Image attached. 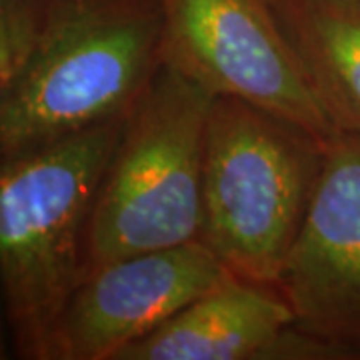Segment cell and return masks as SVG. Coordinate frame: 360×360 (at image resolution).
I'll use <instances>...</instances> for the list:
<instances>
[{
  "mask_svg": "<svg viewBox=\"0 0 360 360\" xmlns=\"http://www.w3.org/2000/svg\"><path fill=\"white\" fill-rule=\"evenodd\" d=\"M122 127L116 118L2 158L0 281L20 359H49L54 324L84 276L90 210Z\"/></svg>",
  "mask_w": 360,
  "mask_h": 360,
  "instance_id": "obj_1",
  "label": "cell"
},
{
  "mask_svg": "<svg viewBox=\"0 0 360 360\" xmlns=\"http://www.w3.org/2000/svg\"><path fill=\"white\" fill-rule=\"evenodd\" d=\"M160 0H60L39 49L0 90V156L124 118L162 63Z\"/></svg>",
  "mask_w": 360,
  "mask_h": 360,
  "instance_id": "obj_2",
  "label": "cell"
},
{
  "mask_svg": "<svg viewBox=\"0 0 360 360\" xmlns=\"http://www.w3.org/2000/svg\"><path fill=\"white\" fill-rule=\"evenodd\" d=\"M328 142L236 96L206 127L200 240L234 276L276 288Z\"/></svg>",
  "mask_w": 360,
  "mask_h": 360,
  "instance_id": "obj_3",
  "label": "cell"
},
{
  "mask_svg": "<svg viewBox=\"0 0 360 360\" xmlns=\"http://www.w3.org/2000/svg\"><path fill=\"white\" fill-rule=\"evenodd\" d=\"M214 96L160 63L124 116L90 210L84 274L136 252L200 240L208 115Z\"/></svg>",
  "mask_w": 360,
  "mask_h": 360,
  "instance_id": "obj_4",
  "label": "cell"
},
{
  "mask_svg": "<svg viewBox=\"0 0 360 360\" xmlns=\"http://www.w3.org/2000/svg\"><path fill=\"white\" fill-rule=\"evenodd\" d=\"M162 63L217 96H236L330 142L338 136L274 0H160Z\"/></svg>",
  "mask_w": 360,
  "mask_h": 360,
  "instance_id": "obj_5",
  "label": "cell"
},
{
  "mask_svg": "<svg viewBox=\"0 0 360 360\" xmlns=\"http://www.w3.org/2000/svg\"><path fill=\"white\" fill-rule=\"evenodd\" d=\"M234 278L202 240L110 260L82 276L46 360H115L196 298Z\"/></svg>",
  "mask_w": 360,
  "mask_h": 360,
  "instance_id": "obj_6",
  "label": "cell"
},
{
  "mask_svg": "<svg viewBox=\"0 0 360 360\" xmlns=\"http://www.w3.org/2000/svg\"><path fill=\"white\" fill-rule=\"evenodd\" d=\"M276 290L296 328L360 359V136L328 142Z\"/></svg>",
  "mask_w": 360,
  "mask_h": 360,
  "instance_id": "obj_7",
  "label": "cell"
},
{
  "mask_svg": "<svg viewBox=\"0 0 360 360\" xmlns=\"http://www.w3.org/2000/svg\"><path fill=\"white\" fill-rule=\"evenodd\" d=\"M295 312L272 286L238 276L196 298L115 360L266 359Z\"/></svg>",
  "mask_w": 360,
  "mask_h": 360,
  "instance_id": "obj_8",
  "label": "cell"
},
{
  "mask_svg": "<svg viewBox=\"0 0 360 360\" xmlns=\"http://www.w3.org/2000/svg\"><path fill=\"white\" fill-rule=\"evenodd\" d=\"M338 134L360 136V0H274Z\"/></svg>",
  "mask_w": 360,
  "mask_h": 360,
  "instance_id": "obj_9",
  "label": "cell"
},
{
  "mask_svg": "<svg viewBox=\"0 0 360 360\" xmlns=\"http://www.w3.org/2000/svg\"><path fill=\"white\" fill-rule=\"evenodd\" d=\"M44 14L26 0H2L0 8V90L13 86L39 49Z\"/></svg>",
  "mask_w": 360,
  "mask_h": 360,
  "instance_id": "obj_10",
  "label": "cell"
}]
</instances>
